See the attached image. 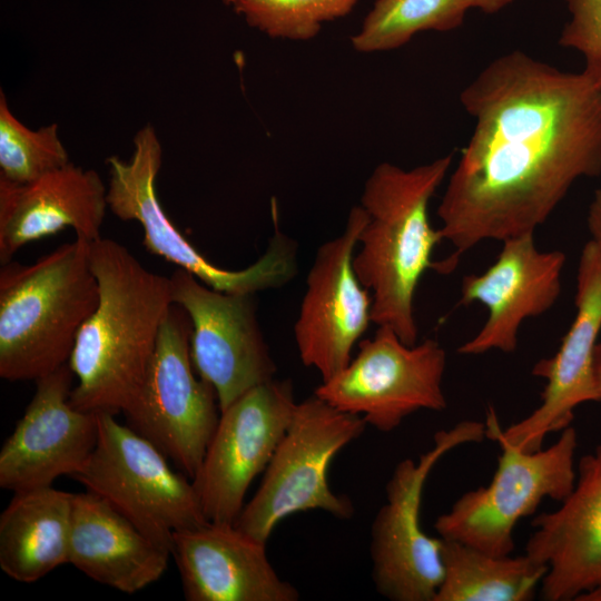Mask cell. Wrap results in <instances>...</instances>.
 I'll return each mask as SVG.
<instances>
[{
	"instance_id": "obj_12",
	"label": "cell",
	"mask_w": 601,
	"mask_h": 601,
	"mask_svg": "<svg viewBox=\"0 0 601 601\" xmlns=\"http://www.w3.org/2000/svg\"><path fill=\"white\" fill-rule=\"evenodd\" d=\"M296 404L292 381L275 377L220 411L193 479L207 521L235 523L249 485L268 465Z\"/></svg>"
},
{
	"instance_id": "obj_27",
	"label": "cell",
	"mask_w": 601,
	"mask_h": 601,
	"mask_svg": "<svg viewBox=\"0 0 601 601\" xmlns=\"http://www.w3.org/2000/svg\"><path fill=\"white\" fill-rule=\"evenodd\" d=\"M563 1L570 19L562 28L558 42L582 56V72L601 87V0Z\"/></svg>"
},
{
	"instance_id": "obj_24",
	"label": "cell",
	"mask_w": 601,
	"mask_h": 601,
	"mask_svg": "<svg viewBox=\"0 0 601 601\" xmlns=\"http://www.w3.org/2000/svg\"><path fill=\"white\" fill-rule=\"evenodd\" d=\"M476 0H376L358 31L351 37L353 48L363 53L390 51L423 31L459 28Z\"/></svg>"
},
{
	"instance_id": "obj_16",
	"label": "cell",
	"mask_w": 601,
	"mask_h": 601,
	"mask_svg": "<svg viewBox=\"0 0 601 601\" xmlns=\"http://www.w3.org/2000/svg\"><path fill=\"white\" fill-rule=\"evenodd\" d=\"M69 364L36 381V392L0 451V486L14 492L50 486L77 473L98 440V413L70 403Z\"/></svg>"
},
{
	"instance_id": "obj_26",
	"label": "cell",
	"mask_w": 601,
	"mask_h": 601,
	"mask_svg": "<svg viewBox=\"0 0 601 601\" xmlns=\"http://www.w3.org/2000/svg\"><path fill=\"white\" fill-rule=\"evenodd\" d=\"M246 23L275 39L316 37L323 23L347 16L358 0H223Z\"/></svg>"
},
{
	"instance_id": "obj_10",
	"label": "cell",
	"mask_w": 601,
	"mask_h": 601,
	"mask_svg": "<svg viewBox=\"0 0 601 601\" xmlns=\"http://www.w3.org/2000/svg\"><path fill=\"white\" fill-rule=\"evenodd\" d=\"M190 335L188 314L173 304L141 388L124 414L127 425L193 480L217 427L220 410L214 387L194 368Z\"/></svg>"
},
{
	"instance_id": "obj_21",
	"label": "cell",
	"mask_w": 601,
	"mask_h": 601,
	"mask_svg": "<svg viewBox=\"0 0 601 601\" xmlns=\"http://www.w3.org/2000/svg\"><path fill=\"white\" fill-rule=\"evenodd\" d=\"M170 554L102 497L73 493L68 563L91 580L136 593L164 574Z\"/></svg>"
},
{
	"instance_id": "obj_25",
	"label": "cell",
	"mask_w": 601,
	"mask_h": 601,
	"mask_svg": "<svg viewBox=\"0 0 601 601\" xmlns=\"http://www.w3.org/2000/svg\"><path fill=\"white\" fill-rule=\"evenodd\" d=\"M59 126L30 129L10 110L0 91V178L26 184L69 164Z\"/></svg>"
},
{
	"instance_id": "obj_1",
	"label": "cell",
	"mask_w": 601,
	"mask_h": 601,
	"mask_svg": "<svg viewBox=\"0 0 601 601\" xmlns=\"http://www.w3.org/2000/svg\"><path fill=\"white\" fill-rule=\"evenodd\" d=\"M474 129L437 207L452 272L486 239L534 234L581 178L601 175V87L522 50L493 59L460 93Z\"/></svg>"
},
{
	"instance_id": "obj_28",
	"label": "cell",
	"mask_w": 601,
	"mask_h": 601,
	"mask_svg": "<svg viewBox=\"0 0 601 601\" xmlns=\"http://www.w3.org/2000/svg\"><path fill=\"white\" fill-rule=\"evenodd\" d=\"M587 225L590 233V240L601 252V189L594 191L588 208Z\"/></svg>"
},
{
	"instance_id": "obj_30",
	"label": "cell",
	"mask_w": 601,
	"mask_h": 601,
	"mask_svg": "<svg viewBox=\"0 0 601 601\" xmlns=\"http://www.w3.org/2000/svg\"><path fill=\"white\" fill-rule=\"evenodd\" d=\"M593 373L598 393L601 397V343L597 344L593 357Z\"/></svg>"
},
{
	"instance_id": "obj_9",
	"label": "cell",
	"mask_w": 601,
	"mask_h": 601,
	"mask_svg": "<svg viewBox=\"0 0 601 601\" xmlns=\"http://www.w3.org/2000/svg\"><path fill=\"white\" fill-rule=\"evenodd\" d=\"M497 467L486 486L462 494L441 514L434 529L492 555H510L518 522L535 512L544 499L562 502L575 483L578 434L571 425L549 447L523 451L501 437Z\"/></svg>"
},
{
	"instance_id": "obj_31",
	"label": "cell",
	"mask_w": 601,
	"mask_h": 601,
	"mask_svg": "<svg viewBox=\"0 0 601 601\" xmlns=\"http://www.w3.org/2000/svg\"><path fill=\"white\" fill-rule=\"evenodd\" d=\"M577 600L601 601V587L582 593L577 598Z\"/></svg>"
},
{
	"instance_id": "obj_18",
	"label": "cell",
	"mask_w": 601,
	"mask_h": 601,
	"mask_svg": "<svg viewBox=\"0 0 601 601\" xmlns=\"http://www.w3.org/2000/svg\"><path fill=\"white\" fill-rule=\"evenodd\" d=\"M539 514L525 554L546 565L540 584L545 601L577 600L601 587V441L581 457L570 494Z\"/></svg>"
},
{
	"instance_id": "obj_23",
	"label": "cell",
	"mask_w": 601,
	"mask_h": 601,
	"mask_svg": "<svg viewBox=\"0 0 601 601\" xmlns=\"http://www.w3.org/2000/svg\"><path fill=\"white\" fill-rule=\"evenodd\" d=\"M441 553L443 578L434 601H528L548 570L525 553L492 555L453 540L442 539Z\"/></svg>"
},
{
	"instance_id": "obj_6",
	"label": "cell",
	"mask_w": 601,
	"mask_h": 601,
	"mask_svg": "<svg viewBox=\"0 0 601 601\" xmlns=\"http://www.w3.org/2000/svg\"><path fill=\"white\" fill-rule=\"evenodd\" d=\"M366 425L361 416L339 411L315 394L297 403L256 493L234 524L266 543L276 525L297 512L322 510L341 520L352 518L353 503L332 490L328 470Z\"/></svg>"
},
{
	"instance_id": "obj_14",
	"label": "cell",
	"mask_w": 601,
	"mask_h": 601,
	"mask_svg": "<svg viewBox=\"0 0 601 601\" xmlns=\"http://www.w3.org/2000/svg\"><path fill=\"white\" fill-rule=\"evenodd\" d=\"M366 221L364 208L354 206L344 230L318 247L307 273L294 338L302 363L315 368L322 381L349 363L353 347L372 323V295L353 266Z\"/></svg>"
},
{
	"instance_id": "obj_7",
	"label": "cell",
	"mask_w": 601,
	"mask_h": 601,
	"mask_svg": "<svg viewBox=\"0 0 601 601\" xmlns=\"http://www.w3.org/2000/svg\"><path fill=\"white\" fill-rule=\"evenodd\" d=\"M72 477L169 550L174 533L208 522L193 480L111 413H98L97 444Z\"/></svg>"
},
{
	"instance_id": "obj_20",
	"label": "cell",
	"mask_w": 601,
	"mask_h": 601,
	"mask_svg": "<svg viewBox=\"0 0 601 601\" xmlns=\"http://www.w3.org/2000/svg\"><path fill=\"white\" fill-rule=\"evenodd\" d=\"M107 208V187L98 173L71 162L26 184L0 178V264L66 228L91 243L101 238Z\"/></svg>"
},
{
	"instance_id": "obj_11",
	"label": "cell",
	"mask_w": 601,
	"mask_h": 601,
	"mask_svg": "<svg viewBox=\"0 0 601 601\" xmlns=\"http://www.w3.org/2000/svg\"><path fill=\"white\" fill-rule=\"evenodd\" d=\"M446 353L427 338L407 345L387 326L358 343V352L314 394L339 411L361 416L378 431L391 432L408 415L443 411Z\"/></svg>"
},
{
	"instance_id": "obj_22",
	"label": "cell",
	"mask_w": 601,
	"mask_h": 601,
	"mask_svg": "<svg viewBox=\"0 0 601 601\" xmlns=\"http://www.w3.org/2000/svg\"><path fill=\"white\" fill-rule=\"evenodd\" d=\"M73 493L50 486L14 492L0 515V568L36 582L69 560Z\"/></svg>"
},
{
	"instance_id": "obj_3",
	"label": "cell",
	"mask_w": 601,
	"mask_h": 601,
	"mask_svg": "<svg viewBox=\"0 0 601 601\" xmlns=\"http://www.w3.org/2000/svg\"><path fill=\"white\" fill-rule=\"evenodd\" d=\"M452 155L404 169L377 165L366 179L361 206L367 221L361 230L353 266L372 295V323L391 327L407 345L417 343L414 296L442 240L430 223L428 206L452 166Z\"/></svg>"
},
{
	"instance_id": "obj_5",
	"label": "cell",
	"mask_w": 601,
	"mask_h": 601,
	"mask_svg": "<svg viewBox=\"0 0 601 601\" xmlns=\"http://www.w3.org/2000/svg\"><path fill=\"white\" fill-rule=\"evenodd\" d=\"M162 149L156 129L146 125L134 137L129 160L107 159L108 208L121 220L138 221L144 246L149 253L193 274L205 285L220 292L256 294L279 288L297 273L296 243L277 226L266 252L252 265L230 270L210 263L168 218L157 196L156 180Z\"/></svg>"
},
{
	"instance_id": "obj_4",
	"label": "cell",
	"mask_w": 601,
	"mask_h": 601,
	"mask_svg": "<svg viewBox=\"0 0 601 601\" xmlns=\"http://www.w3.org/2000/svg\"><path fill=\"white\" fill-rule=\"evenodd\" d=\"M90 245L77 237L36 263L0 269V376L37 381L69 362L99 302Z\"/></svg>"
},
{
	"instance_id": "obj_8",
	"label": "cell",
	"mask_w": 601,
	"mask_h": 601,
	"mask_svg": "<svg viewBox=\"0 0 601 601\" xmlns=\"http://www.w3.org/2000/svg\"><path fill=\"white\" fill-rule=\"evenodd\" d=\"M485 424L465 420L434 435L433 446L417 460L405 459L394 469L386 500L371 529L372 577L380 594L393 601H434L443 578L442 539L421 528L420 510L426 480L450 451L477 443Z\"/></svg>"
},
{
	"instance_id": "obj_13",
	"label": "cell",
	"mask_w": 601,
	"mask_h": 601,
	"mask_svg": "<svg viewBox=\"0 0 601 601\" xmlns=\"http://www.w3.org/2000/svg\"><path fill=\"white\" fill-rule=\"evenodd\" d=\"M173 303L191 323L190 356L223 411L276 375V364L258 323L255 294L216 290L177 268L170 276Z\"/></svg>"
},
{
	"instance_id": "obj_15",
	"label": "cell",
	"mask_w": 601,
	"mask_h": 601,
	"mask_svg": "<svg viewBox=\"0 0 601 601\" xmlns=\"http://www.w3.org/2000/svg\"><path fill=\"white\" fill-rule=\"evenodd\" d=\"M574 304L575 316L560 348L532 370L534 376L545 380L541 404L505 430L490 410L485 423L487 437H501L523 451H536L548 434L570 426L579 405L601 401L593 373L601 331V252L590 239L578 264Z\"/></svg>"
},
{
	"instance_id": "obj_19",
	"label": "cell",
	"mask_w": 601,
	"mask_h": 601,
	"mask_svg": "<svg viewBox=\"0 0 601 601\" xmlns=\"http://www.w3.org/2000/svg\"><path fill=\"white\" fill-rule=\"evenodd\" d=\"M171 554L188 601H296L272 565L266 543L235 524L206 522L174 533Z\"/></svg>"
},
{
	"instance_id": "obj_29",
	"label": "cell",
	"mask_w": 601,
	"mask_h": 601,
	"mask_svg": "<svg viewBox=\"0 0 601 601\" xmlns=\"http://www.w3.org/2000/svg\"><path fill=\"white\" fill-rule=\"evenodd\" d=\"M480 3V10L484 13H496L511 4L514 0H476Z\"/></svg>"
},
{
	"instance_id": "obj_2",
	"label": "cell",
	"mask_w": 601,
	"mask_h": 601,
	"mask_svg": "<svg viewBox=\"0 0 601 601\" xmlns=\"http://www.w3.org/2000/svg\"><path fill=\"white\" fill-rule=\"evenodd\" d=\"M90 262L99 302L68 362L77 378L70 403L80 411L116 415L131 406L141 388L174 304L171 284L110 238L91 243Z\"/></svg>"
},
{
	"instance_id": "obj_17",
	"label": "cell",
	"mask_w": 601,
	"mask_h": 601,
	"mask_svg": "<svg viewBox=\"0 0 601 601\" xmlns=\"http://www.w3.org/2000/svg\"><path fill=\"white\" fill-rule=\"evenodd\" d=\"M502 244L495 263L462 279L460 303H481L489 315L480 332L459 347L460 354L480 355L493 349L513 353L521 324L548 312L561 294L563 252L540 250L534 234L511 237Z\"/></svg>"
}]
</instances>
